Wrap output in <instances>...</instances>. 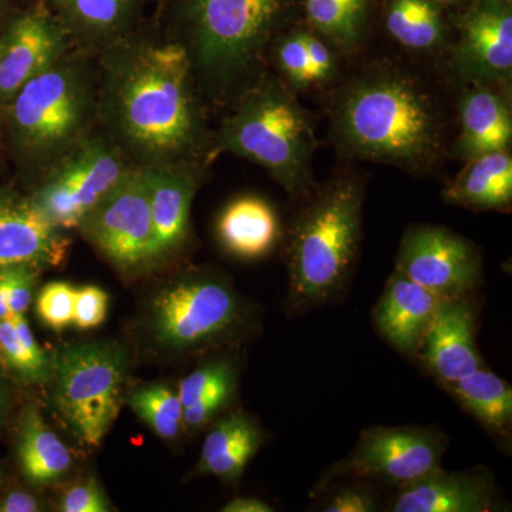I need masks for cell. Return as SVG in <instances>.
Wrapping results in <instances>:
<instances>
[{
  "label": "cell",
  "mask_w": 512,
  "mask_h": 512,
  "mask_svg": "<svg viewBox=\"0 0 512 512\" xmlns=\"http://www.w3.org/2000/svg\"><path fill=\"white\" fill-rule=\"evenodd\" d=\"M447 390L481 424L503 440H510L512 424V389L504 379L480 367Z\"/></svg>",
  "instance_id": "26"
},
{
  "label": "cell",
  "mask_w": 512,
  "mask_h": 512,
  "mask_svg": "<svg viewBox=\"0 0 512 512\" xmlns=\"http://www.w3.org/2000/svg\"><path fill=\"white\" fill-rule=\"evenodd\" d=\"M265 437L261 427L244 413H232L214 424L202 444L197 473L221 480H239Z\"/></svg>",
  "instance_id": "24"
},
{
  "label": "cell",
  "mask_w": 512,
  "mask_h": 512,
  "mask_svg": "<svg viewBox=\"0 0 512 512\" xmlns=\"http://www.w3.org/2000/svg\"><path fill=\"white\" fill-rule=\"evenodd\" d=\"M10 16V3L9 0H0V29H2L3 23L8 20Z\"/></svg>",
  "instance_id": "44"
},
{
  "label": "cell",
  "mask_w": 512,
  "mask_h": 512,
  "mask_svg": "<svg viewBox=\"0 0 512 512\" xmlns=\"http://www.w3.org/2000/svg\"><path fill=\"white\" fill-rule=\"evenodd\" d=\"M237 386V370L228 360H212L184 377L178 384L183 407L214 396L232 397Z\"/></svg>",
  "instance_id": "32"
},
{
  "label": "cell",
  "mask_w": 512,
  "mask_h": 512,
  "mask_svg": "<svg viewBox=\"0 0 512 512\" xmlns=\"http://www.w3.org/2000/svg\"><path fill=\"white\" fill-rule=\"evenodd\" d=\"M386 29L404 49L433 55L446 45V25L434 0H390Z\"/></svg>",
  "instance_id": "28"
},
{
  "label": "cell",
  "mask_w": 512,
  "mask_h": 512,
  "mask_svg": "<svg viewBox=\"0 0 512 512\" xmlns=\"http://www.w3.org/2000/svg\"><path fill=\"white\" fill-rule=\"evenodd\" d=\"M25 2L32 3V2H36V0H25Z\"/></svg>",
  "instance_id": "46"
},
{
  "label": "cell",
  "mask_w": 512,
  "mask_h": 512,
  "mask_svg": "<svg viewBox=\"0 0 512 512\" xmlns=\"http://www.w3.org/2000/svg\"><path fill=\"white\" fill-rule=\"evenodd\" d=\"M375 510V497L362 487L342 488L323 505V511L326 512H372Z\"/></svg>",
  "instance_id": "38"
},
{
  "label": "cell",
  "mask_w": 512,
  "mask_h": 512,
  "mask_svg": "<svg viewBox=\"0 0 512 512\" xmlns=\"http://www.w3.org/2000/svg\"><path fill=\"white\" fill-rule=\"evenodd\" d=\"M99 127L137 167L210 163L214 133L190 57L164 29L138 26L97 56Z\"/></svg>",
  "instance_id": "1"
},
{
  "label": "cell",
  "mask_w": 512,
  "mask_h": 512,
  "mask_svg": "<svg viewBox=\"0 0 512 512\" xmlns=\"http://www.w3.org/2000/svg\"><path fill=\"white\" fill-rule=\"evenodd\" d=\"M312 116L279 77L265 73L214 133V157L231 153L265 168L293 201L315 188Z\"/></svg>",
  "instance_id": "6"
},
{
  "label": "cell",
  "mask_w": 512,
  "mask_h": 512,
  "mask_svg": "<svg viewBox=\"0 0 512 512\" xmlns=\"http://www.w3.org/2000/svg\"><path fill=\"white\" fill-rule=\"evenodd\" d=\"M97 99V57L73 47L0 109L16 163L37 175L55 163L99 127Z\"/></svg>",
  "instance_id": "4"
},
{
  "label": "cell",
  "mask_w": 512,
  "mask_h": 512,
  "mask_svg": "<svg viewBox=\"0 0 512 512\" xmlns=\"http://www.w3.org/2000/svg\"><path fill=\"white\" fill-rule=\"evenodd\" d=\"M39 510L36 498L25 491H12L0 503V512H36Z\"/></svg>",
  "instance_id": "40"
},
{
  "label": "cell",
  "mask_w": 512,
  "mask_h": 512,
  "mask_svg": "<svg viewBox=\"0 0 512 512\" xmlns=\"http://www.w3.org/2000/svg\"><path fill=\"white\" fill-rule=\"evenodd\" d=\"M204 163L143 168L158 261L170 258L190 238L191 207L205 173Z\"/></svg>",
  "instance_id": "16"
},
{
  "label": "cell",
  "mask_w": 512,
  "mask_h": 512,
  "mask_svg": "<svg viewBox=\"0 0 512 512\" xmlns=\"http://www.w3.org/2000/svg\"><path fill=\"white\" fill-rule=\"evenodd\" d=\"M305 43L309 66H311L312 87L332 83L339 74L338 50L333 49L326 40L313 33L311 29H305Z\"/></svg>",
  "instance_id": "34"
},
{
  "label": "cell",
  "mask_w": 512,
  "mask_h": 512,
  "mask_svg": "<svg viewBox=\"0 0 512 512\" xmlns=\"http://www.w3.org/2000/svg\"><path fill=\"white\" fill-rule=\"evenodd\" d=\"M447 204L476 211H507L512 202V157L494 151L466 161V167L443 190Z\"/></svg>",
  "instance_id": "23"
},
{
  "label": "cell",
  "mask_w": 512,
  "mask_h": 512,
  "mask_svg": "<svg viewBox=\"0 0 512 512\" xmlns=\"http://www.w3.org/2000/svg\"><path fill=\"white\" fill-rule=\"evenodd\" d=\"M279 79L295 92L311 89V66L305 43V29H285L279 33L269 50Z\"/></svg>",
  "instance_id": "31"
},
{
  "label": "cell",
  "mask_w": 512,
  "mask_h": 512,
  "mask_svg": "<svg viewBox=\"0 0 512 512\" xmlns=\"http://www.w3.org/2000/svg\"><path fill=\"white\" fill-rule=\"evenodd\" d=\"M369 0H305L309 29L340 55H353L365 43Z\"/></svg>",
  "instance_id": "27"
},
{
  "label": "cell",
  "mask_w": 512,
  "mask_h": 512,
  "mask_svg": "<svg viewBox=\"0 0 512 512\" xmlns=\"http://www.w3.org/2000/svg\"><path fill=\"white\" fill-rule=\"evenodd\" d=\"M131 167L119 146L97 127L37 175L29 198L56 227L77 228Z\"/></svg>",
  "instance_id": "8"
},
{
  "label": "cell",
  "mask_w": 512,
  "mask_h": 512,
  "mask_svg": "<svg viewBox=\"0 0 512 512\" xmlns=\"http://www.w3.org/2000/svg\"><path fill=\"white\" fill-rule=\"evenodd\" d=\"M394 269L441 301L468 298L481 281V258L473 242L440 225L407 229Z\"/></svg>",
  "instance_id": "12"
},
{
  "label": "cell",
  "mask_w": 512,
  "mask_h": 512,
  "mask_svg": "<svg viewBox=\"0 0 512 512\" xmlns=\"http://www.w3.org/2000/svg\"><path fill=\"white\" fill-rule=\"evenodd\" d=\"M72 49L69 35L45 0L10 15L0 29V109Z\"/></svg>",
  "instance_id": "13"
},
{
  "label": "cell",
  "mask_w": 512,
  "mask_h": 512,
  "mask_svg": "<svg viewBox=\"0 0 512 512\" xmlns=\"http://www.w3.org/2000/svg\"><path fill=\"white\" fill-rule=\"evenodd\" d=\"M229 400L231 397L228 396H214L184 407L183 427L187 430L202 429L227 406Z\"/></svg>",
  "instance_id": "39"
},
{
  "label": "cell",
  "mask_w": 512,
  "mask_h": 512,
  "mask_svg": "<svg viewBox=\"0 0 512 512\" xmlns=\"http://www.w3.org/2000/svg\"><path fill=\"white\" fill-rule=\"evenodd\" d=\"M0 360L22 382L52 380L53 360L36 342L25 315L0 320Z\"/></svg>",
  "instance_id": "29"
},
{
  "label": "cell",
  "mask_w": 512,
  "mask_h": 512,
  "mask_svg": "<svg viewBox=\"0 0 512 512\" xmlns=\"http://www.w3.org/2000/svg\"><path fill=\"white\" fill-rule=\"evenodd\" d=\"M447 439L434 429L416 426L369 427L360 433L349 456L333 464L316 487L340 477L373 478L402 488L441 467Z\"/></svg>",
  "instance_id": "10"
},
{
  "label": "cell",
  "mask_w": 512,
  "mask_h": 512,
  "mask_svg": "<svg viewBox=\"0 0 512 512\" xmlns=\"http://www.w3.org/2000/svg\"><path fill=\"white\" fill-rule=\"evenodd\" d=\"M10 315H25L32 303L39 269L20 265L5 269Z\"/></svg>",
  "instance_id": "36"
},
{
  "label": "cell",
  "mask_w": 512,
  "mask_h": 512,
  "mask_svg": "<svg viewBox=\"0 0 512 512\" xmlns=\"http://www.w3.org/2000/svg\"><path fill=\"white\" fill-rule=\"evenodd\" d=\"M365 183L333 177L303 198L288 232V305L306 311L345 289L360 247Z\"/></svg>",
  "instance_id": "5"
},
{
  "label": "cell",
  "mask_w": 512,
  "mask_h": 512,
  "mask_svg": "<svg viewBox=\"0 0 512 512\" xmlns=\"http://www.w3.org/2000/svg\"><path fill=\"white\" fill-rule=\"evenodd\" d=\"M74 295L76 289L64 282H52L43 286L37 296V315L50 328H67L73 323Z\"/></svg>",
  "instance_id": "33"
},
{
  "label": "cell",
  "mask_w": 512,
  "mask_h": 512,
  "mask_svg": "<svg viewBox=\"0 0 512 512\" xmlns=\"http://www.w3.org/2000/svg\"><path fill=\"white\" fill-rule=\"evenodd\" d=\"M245 319L244 303L215 275L184 276L163 289L151 306V329L161 346L197 350L235 336Z\"/></svg>",
  "instance_id": "9"
},
{
  "label": "cell",
  "mask_w": 512,
  "mask_h": 512,
  "mask_svg": "<svg viewBox=\"0 0 512 512\" xmlns=\"http://www.w3.org/2000/svg\"><path fill=\"white\" fill-rule=\"evenodd\" d=\"M130 406L161 439H177L183 429V404L177 390L167 384L137 390L130 397Z\"/></svg>",
  "instance_id": "30"
},
{
  "label": "cell",
  "mask_w": 512,
  "mask_h": 512,
  "mask_svg": "<svg viewBox=\"0 0 512 512\" xmlns=\"http://www.w3.org/2000/svg\"><path fill=\"white\" fill-rule=\"evenodd\" d=\"M450 67L461 82L507 86L512 76L510 0H478L460 20Z\"/></svg>",
  "instance_id": "14"
},
{
  "label": "cell",
  "mask_w": 512,
  "mask_h": 512,
  "mask_svg": "<svg viewBox=\"0 0 512 512\" xmlns=\"http://www.w3.org/2000/svg\"><path fill=\"white\" fill-rule=\"evenodd\" d=\"M127 355L116 343L64 346L53 359L55 404L77 439L99 447L119 417Z\"/></svg>",
  "instance_id": "7"
},
{
  "label": "cell",
  "mask_w": 512,
  "mask_h": 512,
  "mask_svg": "<svg viewBox=\"0 0 512 512\" xmlns=\"http://www.w3.org/2000/svg\"><path fill=\"white\" fill-rule=\"evenodd\" d=\"M420 352L427 369L446 386L483 367L468 298L440 302Z\"/></svg>",
  "instance_id": "18"
},
{
  "label": "cell",
  "mask_w": 512,
  "mask_h": 512,
  "mask_svg": "<svg viewBox=\"0 0 512 512\" xmlns=\"http://www.w3.org/2000/svg\"><path fill=\"white\" fill-rule=\"evenodd\" d=\"M495 484L484 471L447 473L431 471L420 480L399 488L387 508L393 512H488L495 508Z\"/></svg>",
  "instance_id": "19"
},
{
  "label": "cell",
  "mask_w": 512,
  "mask_h": 512,
  "mask_svg": "<svg viewBox=\"0 0 512 512\" xmlns=\"http://www.w3.org/2000/svg\"><path fill=\"white\" fill-rule=\"evenodd\" d=\"M18 457L23 476L35 487H46L72 467L66 444L47 426L36 406H29L19 424Z\"/></svg>",
  "instance_id": "25"
},
{
  "label": "cell",
  "mask_w": 512,
  "mask_h": 512,
  "mask_svg": "<svg viewBox=\"0 0 512 512\" xmlns=\"http://www.w3.org/2000/svg\"><path fill=\"white\" fill-rule=\"evenodd\" d=\"M69 247L63 229L47 220L29 197L0 191V271L20 265L55 268Z\"/></svg>",
  "instance_id": "15"
},
{
  "label": "cell",
  "mask_w": 512,
  "mask_h": 512,
  "mask_svg": "<svg viewBox=\"0 0 512 512\" xmlns=\"http://www.w3.org/2000/svg\"><path fill=\"white\" fill-rule=\"evenodd\" d=\"M330 134L350 160L430 174L446 151L439 101L412 73L373 64L343 84L330 104Z\"/></svg>",
  "instance_id": "2"
},
{
  "label": "cell",
  "mask_w": 512,
  "mask_h": 512,
  "mask_svg": "<svg viewBox=\"0 0 512 512\" xmlns=\"http://www.w3.org/2000/svg\"><path fill=\"white\" fill-rule=\"evenodd\" d=\"M110 507L109 500L94 478L69 488L59 504V510L63 512H107Z\"/></svg>",
  "instance_id": "37"
},
{
  "label": "cell",
  "mask_w": 512,
  "mask_h": 512,
  "mask_svg": "<svg viewBox=\"0 0 512 512\" xmlns=\"http://www.w3.org/2000/svg\"><path fill=\"white\" fill-rule=\"evenodd\" d=\"M460 137L456 153L463 161L508 150L512 140L510 100L493 84H467L458 101Z\"/></svg>",
  "instance_id": "21"
},
{
  "label": "cell",
  "mask_w": 512,
  "mask_h": 512,
  "mask_svg": "<svg viewBox=\"0 0 512 512\" xmlns=\"http://www.w3.org/2000/svg\"><path fill=\"white\" fill-rule=\"evenodd\" d=\"M274 508L259 498L238 497L224 505L222 512H272Z\"/></svg>",
  "instance_id": "41"
},
{
  "label": "cell",
  "mask_w": 512,
  "mask_h": 512,
  "mask_svg": "<svg viewBox=\"0 0 512 512\" xmlns=\"http://www.w3.org/2000/svg\"><path fill=\"white\" fill-rule=\"evenodd\" d=\"M84 238L120 271L158 264L143 168L133 165L120 183L84 215Z\"/></svg>",
  "instance_id": "11"
},
{
  "label": "cell",
  "mask_w": 512,
  "mask_h": 512,
  "mask_svg": "<svg viewBox=\"0 0 512 512\" xmlns=\"http://www.w3.org/2000/svg\"><path fill=\"white\" fill-rule=\"evenodd\" d=\"M434 2L439 3V5H456L458 0H434Z\"/></svg>",
  "instance_id": "45"
},
{
  "label": "cell",
  "mask_w": 512,
  "mask_h": 512,
  "mask_svg": "<svg viewBox=\"0 0 512 512\" xmlns=\"http://www.w3.org/2000/svg\"><path fill=\"white\" fill-rule=\"evenodd\" d=\"M295 0H161L165 32L190 57L202 99L234 106L266 72Z\"/></svg>",
  "instance_id": "3"
},
{
  "label": "cell",
  "mask_w": 512,
  "mask_h": 512,
  "mask_svg": "<svg viewBox=\"0 0 512 512\" xmlns=\"http://www.w3.org/2000/svg\"><path fill=\"white\" fill-rule=\"evenodd\" d=\"M441 299L394 269L373 311L382 338L403 355L420 352Z\"/></svg>",
  "instance_id": "20"
},
{
  "label": "cell",
  "mask_w": 512,
  "mask_h": 512,
  "mask_svg": "<svg viewBox=\"0 0 512 512\" xmlns=\"http://www.w3.org/2000/svg\"><path fill=\"white\" fill-rule=\"evenodd\" d=\"M10 316L8 306V282H6L5 269L0 271V320Z\"/></svg>",
  "instance_id": "42"
},
{
  "label": "cell",
  "mask_w": 512,
  "mask_h": 512,
  "mask_svg": "<svg viewBox=\"0 0 512 512\" xmlns=\"http://www.w3.org/2000/svg\"><path fill=\"white\" fill-rule=\"evenodd\" d=\"M109 296L99 286H83L74 295L73 325L82 330L97 328L104 322Z\"/></svg>",
  "instance_id": "35"
},
{
  "label": "cell",
  "mask_w": 512,
  "mask_h": 512,
  "mask_svg": "<svg viewBox=\"0 0 512 512\" xmlns=\"http://www.w3.org/2000/svg\"><path fill=\"white\" fill-rule=\"evenodd\" d=\"M74 49L99 56L141 25L150 0H45Z\"/></svg>",
  "instance_id": "17"
},
{
  "label": "cell",
  "mask_w": 512,
  "mask_h": 512,
  "mask_svg": "<svg viewBox=\"0 0 512 512\" xmlns=\"http://www.w3.org/2000/svg\"><path fill=\"white\" fill-rule=\"evenodd\" d=\"M8 409V392H6L5 383H3L2 373H0V421L5 417Z\"/></svg>",
  "instance_id": "43"
},
{
  "label": "cell",
  "mask_w": 512,
  "mask_h": 512,
  "mask_svg": "<svg viewBox=\"0 0 512 512\" xmlns=\"http://www.w3.org/2000/svg\"><path fill=\"white\" fill-rule=\"evenodd\" d=\"M215 234L227 254L255 261L271 254L281 241V220L265 198L241 195L229 201L218 215Z\"/></svg>",
  "instance_id": "22"
}]
</instances>
